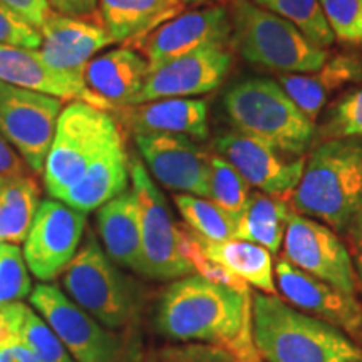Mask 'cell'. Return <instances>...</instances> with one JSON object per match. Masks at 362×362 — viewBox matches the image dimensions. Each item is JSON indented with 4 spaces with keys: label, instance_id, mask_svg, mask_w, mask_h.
<instances>
[{
    "label": "cell",
    "instance_id": "obj_7",
    "mask_svg": "<svg viewBox=\"0 0 362 362\" xmlns=\"http://www.w3.org/2000/svg\"><path fill=\"white\" fill-rule=\"evenodd\" d=\"M62 285L81 309L106 327H123L133 315V297L128 284L93 233H88L83 248L67 265Z\"/></svg>",
    "mask_w": 362,
    "mask_h": 362
},
{
    "label": "cell",
    "instance_id": "obj_34",
    "mask_svg": "<svg viewBox=\"0 0 362 362\" xmlns=\"http://www.w3.org/2000/svg\"><path fill=\"white\" fill-rule=\"evenodd\" d=\"M334 37L362 45V0H319Z\"/></svg>",
    "mask_w": 362,
    "mask_h": 362
},
{
    "label": "cell",
    "instance_id": "obj_12",
    "mask_svg": "<svg viewBox=\"0 0 362 362\" xmlns=\"http://www.w3.org/2000/svg\"><path fill=\"white\" fill-rule=\"evenodd\" d=\"M29 297L34 309L42 315L76 362L115 361L119 341L57 285L39 284Z\"/></svg>",
    "mask_w": 362,
    "mask_h": 362
},
{
    "label": "cell",
    "instance_id": "obj_26",
    "mask_svg": "<svg viewBox=\"0 0 362 362\" xmlns=\"http://www.w3.org/2000/svg\"><path fill=\"white\" fill-rule=\"evenodd\" d=\"M21 342L40 362H76L42 317L22 302L0 307V346Z\"/></svg>",
    "mask_w": 362,
    "mask_h": 362
},
{
    "label": "cell",
    "instance_id": "obj_31",
    "mask_svg": "<svg viewBox=\"0 0 362 362\" xmlns=\"http://www.w3.org/2000/svg\"><path fill=\"white\" fill-rule=\"evenodd\" d=\"M255 4L291 22L319 47H330L336 40L319 0H255Z\"/></svg>",
    "mask_w": 362,
    "mask_h": 362
},
{
    "label": "cell",
    "instance_id": "obj_24",
    "mask_svg": "<svg viewBox=\"0 0 362 362\" xmlns=\"http://www.w3.org/2000/svg\"><path fill=\"white\" fill-rule=\"evenodd\" d=\"M185 7L183 0H98L99 19L112 42H138Z\"/></svg>",
    "mask_w": 362,
    "mask_h": 362
},
{
    "label": "cell",
    "instance_id": "obj_22",
    "mask_svg": "<svg viewBox=\"0 0 362 362\" xmlns=\"http://www.w3.org/2000/svg\"><path fill=\"white\" fill-rule=\"evenodd\" d=\"M362 81V61L356 56H334L309 74H280L279 84L298 110L315 124L325 101L344 86Z\"/></svg>",
    "mask_w": 362,
    "mask_h": 362
},
{
    "label": "cell",
    "instance_id": "obj_36",
    "mask_svg": "<svg viewBox=\"0 0 362 362\" xmlns=\"http://www.w3.org/2000/svg\"><path fill=\"white\" fill-rule=\"evenodd\" d=\"M0 42L37 51L40 47V34L24 17L0 2Z\"/></svg>",
    "mask_w": 362,
    "mask_h": 362
},
{
    "label": "cell",
    "instance_id": "obj_4",
    "mask_svg": "<svg viewBox=\"0 0 362 362\" xmlns=\"http://www.w3.org/2000/svg\"><path fill=\"white\" fill-rule=\"evenodd\" d=\"M223 107L238 133L270 144L282 155L300 158L314 138L315 124L274 81L252 79L233 86L225 94Z\"/></svg>",
    "mask_w": 362,
    "mask_h": 362
},
{
    "label": "cell",
    "instance_id": "obj_30",
    "mask_svg": "<svg viewBox=\"0 0 362 362\" xmlns=\"http://www.w3.org/2000/svg\"><path fill=\"white\" fill-rule=\"evenodd\" d=\"M175 203L188 228L198 237L208 242H228L235 238L237 218L226 214L210 198L180 193L175 197Z\"/></svg>",
    "mask_w": 362,
    "mask_h": 362
},
{
    "label": "cell",
    "instance_id": "obj_20",
    "mask_svg": "<svg viewBox=\"0 0 362 362\" xmlns=\"http://www.w3.org/2000/svg\"><path fill=\"white\" fill-rule=\"evenodd\" d=\"M123 123L136 134H185L194 139L208 136V106L203 99L168 98L117 107Z\"/></svg>",
    "mask_w": 362,
    "mask_h": 362
},
{
    "label": "cell",
    "instance_id": "obj_38",
    "mask_svg": "<svg viewBox=\"0 0 362 362\" xmlns=\"http://www.w3.org/2000/svg\"><path fill=\"white\" fill-rule=\"evenodd\" d=\"M0 2L6 4L7 7H11L12 11H16L19 16L24 17L35 29H39V25L45 21V17L52 12L45 0H0Z\"/></svg>",
    "mask_w": 362,
    "mask_h": 362
},
{
    "label": "cell",
    "instance_id": "obj_42",
    "mask_svg": "<svg viewBox=\"0 0 362 362\" xmlns=\"http://www.w3.org/2000/svg\"><path fill=\"white\" fill-rule=\"evenodd\" d=\"M0 362H40L39 357L34 354L24 344H7L0 346Z\"/></svg>",
    "mask_w": 362,
    "mask_h": 362
},
{
    "label": "cell",
    "instance_id": "obj_9",
    "mask_svg": "<svg viewBox=\"0 0 362 362\" xmlns=\"http://www.w3.org/2000/svg\"><path fill=\"white\" fill-rule=\"evenodd\" d=\"M129 176L141 218V275L158 280H176L192 275V267L180 253L178 226L171 218L163 193L141 161H129Z\"/></svg>",
    "mask_w": 362,
    "mask_h": 362
},
{
    "label": "cell",
    "instance_id": "obj_2",
    "mask_svg": "<svg viewBox=\"0 0 362 362\" xmlns=\"http://www.w3.org/2000/svg\"><path fill=\"white\" fill-rule=\"evenodd\" d=\"M291 205L344 233L362 214V138H332L305 163Z\"/></svg>",
    "mask_w": 362,
    "mask_h": 362
},
{
    "label": "cell",
    "instance_id": "obj_14",
    "mask_svg": "<svg viewBox=\"0 0 362 362\" xmlns=\"http://www.w3.org/2000/svg\"><path fill=\"white\" fill-rule=\"evenodd\" d=\"M228 42H232V19L228 11L221 6H208L181 12L134 44L148 61L149 71H153L208 45L226 47Z\"/></svg>",
    "mask_w": 362,
    "mask_h": 362
},
{
    "label": "cell",
    "instance_id": "obj_27",
    "mask_svg": "<svg viewBox=\"0 0 362 362\" xmlns=\"http://www.w3.org/2000/svg\"><path fill=\"white\" fill-rule=\"evenodd\" d=\"M197 238L208 259L225 267L243 282L259 288L262 293L277 296L274 260L267 248L238 238L228 240V242H208L198 235Z\"/></svg>",
    "mask_w": 362,
    "mask_h": 362
},
{
    "label": "cell",
    "instance_id": "obj_8",
    "mask_svg": "<svg viewBox=\"0 0 362 362\" xmlns=\"http://www.w3.org/2000/svg\"><path fill=\"white\" fill-rule=\"evenodd\" d=\"M62 101L0 81V138L34 173H42Z\"/></svg>",
    "mask_w": 362,
    "mask_h": 362
},
{
    "label": "cell",
    "instance_id": "obj_32",
    "mask_svg": "<svg viewBox=\"0 0 362 362\" xmlns=\"http://www.w3.org/2000/svg\"><path fill=\"white\" fill-rule=\"evenodd\" d=\"M250 185L220 155L210 156V200L238 220L245 210Z\"/></svg>",
    "mask_w": 362,
    "mask_h": 362
},
{
    "label": "cell",
    "instance_id": "obj_33",
    "mask_svg": "<svg viewBox=\"0 0 362 362\" xmlns=\"http://www.w3.org/2000/svg\"><path fill=\"white\" fill-rule=\"evenodd\" d=\"M30 296V277L24 255L13 243L0 242V307Z\"/></svg>",
    "mask_w": 362,
    "mask_h": 362
},
{
    "label": "cell",
    "instance_id": "obj_23",
    "mask_svg": "<svg viewBox=\"0 0 362 362\" xmlns=\"http://www.w3.org/2000/svg\"><path fill=\"white\" fill-rule=\"evenodd\" d=\"M98 232L111 262L141 274V218L133 189L99 208Z\"/></svg>",
    "mask_w": 362,
    "mask_h": 362
},
{
    "label": "cell",
    "instance_id": "obj_41",
    "mask_svg": "<svg viewBox=\"0 0 362 362\" xmlns=\"http://www.w3.org/2000/svg\"><path fill=\"white\" fill-rule=\"evenodd\" d=\"M0 175H29V166L6 139L0 138Z\"/></svg>",
    "mask_w": 362,
    "mask_h": 362
},
{
    "label": "cell",
    "instance_id": "obj_3",
    "mask_svg": "<svg viewBox=\"0 0 362 362\" xmlns=\"http://www.w3.org/2000/svg\"><path fill=\"white\" fill-rule=\"evenodd\" d=\"M253 341L269 362H362V346L277 296H253Z\"/></svg>",
    "mask_w": 362,
    "mask_h": 362
},
{
    "label": "cell",
    "instance_id": "obj_17",
    "mask_svg": "<svg viewBox=\"0 0 362 362\" xmlns=\"http://www.w3.org/2000/svg\"><path fill=\"white\" fill-rule=\"evenodd\" d=\"M215 149L250 187L284 200L296 189L305 166L304 158L287 161L270 144L242 133H228L216 138Z\"/></svg>",
    "mask_w": 362,
    "mask_h": 362
},
{
    "label": "cell",
    "instance_id": "obj_19",
    "mask_svg": "<svg viewBox=\"0 0 362 362\" xmlns=\"http://www.w3.org/2000/svg\"><path fill=\"white\" fill-rule=\"evenodd\" d=\"M40 47L45 64L61 72H81L93 61V56L112 40L103 24L86 17H69L51 12L39 25Z\"/></svg>",
    "mask_w": 362,
    "mask_h": 362
},
{
    "label": "cell",
    "instance_id": "obj_15",
    "mask_svg": "<svg viewBox=\"0 0 362 362\" xmlns=\"http://www.w3.org/2000/svg\"><path fill=\"white\" fill-rule=\"evenodd\" d=\"M136 146L165 188L210 197V155L185 134H136Z\"/></svg>",
    "mask_w": 362,
    "mask_h": 362
},
{
    "label": "cell",
    "instance_id": "obj_40",
    "mask_svg": "<svg viewBox=\"0 0 362 362\" xmlns=\"http://www.w3.org/2000/svg\"><path fill=\"white\" fill-rule=\"evenodd\" d=\"M57 13L69 17H89L98 8V0H45Z\"/></svg>",
    "mask_w": 362,
    "mask_h": 362
},
{
    "label": "cell",
    "instance_id": "obj_29",
    "mask_svg": "<svg viewBox=\"0 0 362 362\" xmlns=\"http://www.w3.org/2000/svg\"><path fill=\"white\" fill-rule=\"evenodd\" d=\"M287 200L253 192L243 214L237 220L235 238L257 243L270 253H277L284 243L285 226L291 215Z\"/></svg>",
    "mask_w": 362,
    "mask_h": 362
},
{
    "label": "cell",
    "instance_id": "obj_28",
    "mask_svg": "<svg viewBox=\"0 0 362 362\" xmlns=\"http://www.w3.org/2000/svg\"><path fill=\"white\" fill-rule=\"evenodd\" d=\"M39 185L29 175H0V242H24L39 210Z\"/></svg>",
    "mask_w": 362,
    "mask_h": 362
},
{
    "label": "cell",
    "instance_id": "obj_5",
    "mask_svg": "<svg viewBox=\"0 0 362 362\" xmlns=\"http://www.w3.org/2000/svg\"><path fill=\"white\" fill-rule=\"evenodd\" d=\"M232 44L252 64L280 74H309L329 59L296 25L250 0H233Z\"/></svg>",
    "mask_w": 362,
    "mask_h": 362
},
{
    "label": "cell",
    "instance_id": "obj_13",
    "mask_svg": "<svg viewBox=\"0 0 362 362\" xmlns=\"http://www.w3.org/2000/svg\"><path fill=\"white\" fill-rule=\"evenodd\" d=\"M275 284L287 304L339 329L362 346V302L356 296L312 277L285 259L275 265Z\"/></svg>",
    "mask_w": 362,
    "mask_h": 362
},
{
    "label": "cell",
    "instance_id": "obj_43",
    "mask_svg": "<svg viewBox=\"0 0 362 362\" xmlns=\"http://www.w3.org/2000/svg\"><path fill=\"white\" fill-rule=\"evenodd\" d=\"M214 2H218V0H183L185 6H208Z\"/></svg>",
    "mask_w": 362,
    "mask_h": 362
},
{
    "label": "cell",
    "instance_id": "obj_35",
    "mask_svg": "<svg viewBox=\"0 0 362 362\" xmlns=\"http://www.w3.org/2000/svg\"><path fill=\"white\" fill-rule=\"evenodd\" d=\"M324 133L332 138H362V88L344 96L330 111Z\"/></svg>",
    "mask_w": 362,
    "mask_h": 362
},
{
    "label": "cell",
    "instance_id": "obj_18",
    "mask_svg": "<svg viewBox=\"0 0 362 362\" xmlns=\"http://www.w3.org/2000/svg\"><path fill=\"white\" fill-rule=\"evenodd\" d=\"M0 81L49 94L61 101H81L112 111L110 103L86 86L84 74L52 69L35 49L0 42Z\"/></svg>",
    "mask_w": 362,
    "mask_h": 362
},
{
    "label": "cell",
    "instance_id": "obj_16",
    "mask_svg": "<svg viewBox=\"0 0 362 362\" xmlns=\"http://www.w3.org/2000/svg\"><path fill=\"white\" fill-rule=\"evenodd\" d=\"M233 57L223 45H208L149 71L146 83L129 106L168 98L210 93L223 83Z\"/></svg>",
    "mask_w": 362,
    "mask_h": 362
},
{
    "label": "cell",
    "instance_id": "obj_10",
    "mask_svg": "<svg viewBox=\"0 0 362 362\" xmlns=\"http://www.w3.org/2000/svg\"><path fill=\"white\" fill-rule=\"evenodd\" d=\"M284 259L339 291L357 292L349 248L322 221L292 211L284 235Z\"/></svg>",
    "mask_w": 362,
    "mask_h": 362
},
{
    "label": "cell",
    "instance_id": "obj_39",
    "mask_svg": "<svg viewBox=\"0 0 362 362\" xmlns=\"http://www.w3.org/2000/svg\"><path fill=\"white\" fill-rule=\"evenodd\" d=\"M344 235L347 238V248H349L352 265H354L357 291L362 292V214L347 226Z\"/></svg>",
    "mask_w": 362,
    "mask_h": 362
},
{
    "label": "cell",
    "instance_id": "obj_1",
    "mask_svg": "<svg viewBox=\"0 0 362 362\" xmlns=\"http://www.w3.org/2000/svg\"><path fill=\"white\" fill-rule=\"evenodd\" d=\"M156 329L183 344H206L242 362H260L253 341V293L238 292L200 275L168 285L156 309Z\"/></svg>",
    "mask_w": 362,
    "mask_h": 362
},
{
    "label": "cell",
    "instance_id": "obj_6",
    "mask_svg": "<svg viewBox=\"0 0 362 362\" xmlns=\"http://www.w3.org/2000/svg\"><path fill=\"white\" fill-rule=\"evenodd\" d=\"M115 117L88 103L71 101L57 117L44 165V185L54 200L74 187L86 170L112 144L121 141Z\"/></svg>",
    "mask_w": 362,
    "mask_h": 362
},
{
    "label": "cell",
    "instance_id": "obj_21",
    "mask_svg": "<svg viewBox=\"0 0 362 362\" xmlns=\"http://www.w3.org/2000/svg\"><path fill=\"white\" fill-rule=\"evenodd\" d=\"M149 74L148 61L131 47H121L94 57L84 69L88 88L107 101L112 111L129 106Z\"/></svg>",
    "mask_w": 362,
    "mask_h": 362
},
{
    "label": "cell",
    "instance_id": "obj_37",
    "mask_svg": "<svg viewBox=\"0 0 362 362\" xmlns=\"http://www.w3.org/2000/svg\"><path fill=\"white\" fill-rule=\"evenodd\" d=\"M160 362H242L228 351L206 344L170 346L160 352Z\"/></svg>",
    "mask_w": 362,
    "mask_h": 362
},
{
    "label": "cell",
    "instance_id": "obj_25",
    "mask_svg": "<svg viewBox=\"0 0 362 362\" xmlns=\"http://www.w3.org/2000/svg\"><path fill=\"white\" fill-rule=\"evenodd\" d=\"M129 181V160L123 139L106 149L86 170L78 183L64 192L59 202L88 214L126 192Z\"/></svg>",
    "mask_w": 362,
    "mask_h": 362
},
{
    "label": "cell",
    "instance_id": "obj_11",
    "mask_svg": "<svg viewBox=\"0 0 362 362\" xmlns=\"http://www.w3.org/2000/svg\"><path fill=\"white\" fill-rule=\"evenodd\" d=\"M86 214L59 200L39 205L29 233L24 255L29 270L42 282L56 280L78 253L86 228Z\"/></svg>",
    "mask_w": 362,
    "mask_h": 362
}]
</instances>
